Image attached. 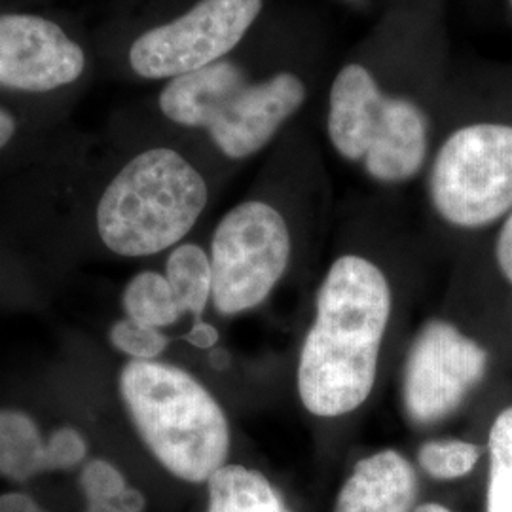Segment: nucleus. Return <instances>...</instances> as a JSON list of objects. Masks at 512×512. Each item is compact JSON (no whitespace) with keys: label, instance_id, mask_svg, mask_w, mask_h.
<instances>
[{"label":"nucleus","instance_id":"obj_1","mask_svg":"<svg viewBox=\"0 0 512 512\" xmlns=\"http://www.w3.org/2000/svg\"><path fill=\"white\" fill-rule=\"evenodd\" d=\"M391 313L393 291L380 266L359 255L330 264L296 366L298 399L311 416L342 418L368 401Z\"/></svg>","mask_w":512,"mask_h":512},{"label":"nucleus","instance_id":"obj_2","mask_svg":"<svg viewBox=\"0 0 512 512\" xmlns=\"http://www.w3.org/2000/svg\"><path fill=\"white\" fill-rule=\"evenodd\" d=\"M120 395L139 437L171 475L200 484L226 465L228 418L213 393L181 366L129 361Z\"/></svg>","mask_w":512,"mask_h":512},{"label":"nucleus","instance_id":"obj_3","mask_svg":"<svg viewBox=\"0 0 512 512\" xmlns=\"http://www.w3.org/2000/svg\"><path fill=\"white\" fill-rule=\"evenodd\" d=\"M293 73L251 82L236 63L220 59L200 71L171 78L160 93L165 116L186 128L207 129L220 152L245 160L260 152L306 101Z\"/></svg>","mask_w":512,"mask_h":512},{"label":"nucleus","instance_id":"obj_4","mask_svg":"<svg viewBox=\"0 0 512 512\" xmlns=\"http://www.w3.org/2000/svg\"><path fill=\"white\" fill-rule=\"evenodd\" d=\"M207 200L205 179L179 152L145 150L101 196L99 238L116 255H158L196 226Z\"/></svg>","mask_w":512,"mask_h":512},{"label":"nucleus","instance_id":"obj_5","mask_svg":"<svg viewBox=\"0 0 512 512\" xmlns=\"http://www.w3.org/2000/svg\"><path fill=\"white\" fill-rule=\"evenodd\" d=\"M327 129L334 150L363 164L378 183L410 181L429 150V118L420 105L385 95L359 63L346 65L332 82Z\"/></svg>","mask_w":512,"mask_h":512},{"label":"nucleus","instance_id":"obj_6","mask_svg":"<svg viewBox=\"0 0 512 512\" xmlns=\"http://www.w3.org/2000/svg\"><path fill=\"white\" fill-rule=\"evenodd\" d=\"M429 196L440 219L459 230L488 228L512 211V126L478 122L439 148Z\"/></svg>","mask_w":512,"mask_h":512},{"label":"nucleus","instance_id":"obj_7","mask_svg":"<svg viewBox=\"0 0 512 512\" xmlns=\"http://www.w3.org/2000/svg\"><path fill=\"white\" fill-rule=\"evenodd\" d=\"M293 239L287 220L270 203L249 200L230 209L213 234V306L239 315L262 306L287 274Z\"/></svg>","mask_w":512,"mask_h":512},{"label":"nucleus","instance_id":"obj_8","mask_svg":"<svg viewBox=\"0 0 512 512\" xmlns=\"http://www.w3.org/2000/svg\"><path fill=\"white\" fill-rule=\"evenodd\" d=\"M490 366V349L458 325L444 319L425 323L404 361L406 418L416 427L448 420L486 380Z\"/></svg>","mask_w":512,"mask_h":512},{"label":"nucleus","instance_id":"obj_9","mask_svg":"<svg viewBox=\"0 0 512 512\" xmlns=\"http://www.w3.org/2000/svg\"><path fill=\"white\" fill-rule=\"evenodd\" d=\"M262 12V0H200L171 23L150 29L129 50L131 69L162 80L200 71L230 54Z\"/></svg>","mask_w":512,"mask_h":512},{"label":"nucleus","instance_id":"obj_10","mask_svg":"<svg viewBox=\"0 0 512 512\" xmlns=\"http://www.w3.org/2000/svg\"><path fill=\"white\" fill-rule=\"evenodd\" d=\"M86 67L82 48L48 19L0 16V86L52 92L74 82Z\"/></svg>","mask_w":512,"mask_h":512},{"label":"nucleus","instance_id":"obj_11","mask_svg":"<svg viewBox=\"0 0 512 512\" xmlns=\"http://www.w3.org/2000/svg\"><path fill=\"white\" fill-rule=\"evenodd\" d=\"M418 473L399 450L359 459L336 495L332 512H414Z\"/></svg>","mask_w":512,"mask_h":512},{"label":"nucleus","instance_id":"obj_12","mask_svg":"<svg viewBox=\"0 0 512 512\" xmlns=\"http://www.w3.org/2000/svg\"><path fill=\"white\" fill-rule=\"evenodd\" d=\"M207 512H294L268 476L226 463L207 480Z\"/></svg>","mask_w":512,"mask_h":512},{"label":"nucleus","instance_id":"obj_13","mask_svg":"<svg viewBox=\"0 0 512 512\" xmlns=\"http://www.w3.org/2000/svg\"><path fill=\"white\" fill-rule=\"evenodd\" d=\"M44 471L46 442L35 420L19 410H0V475L25 482Z\"/></svg>","mask_w":512,"mask_h":512},{"label":"nucleus","instance_id":"obj_14","mask_svg":"<svg viewBox=\"0 0 512 512\" xmlns=\"http://www.w3.org/2000/svg\"><path fill=\"white\" fill-rule=\"evenodd\" d=\"M165 277L183 313L194 315L198 321L213 296V270L209 255L196 243H183L167 256Z\"/></svg>","mask_w":512,"mask_h":512},{"label":"nucleus","instance_id":"obj_15","mask_svg":"<svg viewBox=\"0 0 512 512\" xmlns=\"http://www.w3.org/2000/svg\"><path fill=\"white\" fill-rule=\"evenodd\" d=\"M122 306L131 321L160 330L175 325L184 315L165 274L150 270L129 281L122 294Z\"/></svg>","mask_w":512,"mask_h":512},{"label":"nucleus","instance_id":"obj_16","mask_svg":"<svg viewBox=\"0 0 512 512\" xmlns=\"http://www.w3.org/2000/svg\"><path fill=\"white\" fill-rule=\"evenodd\" d=\"M484 512H512V404L495 414L488 431Z\"/></svg>","mask_w":512,"mask_h":512},{"label":"nucleus","instance_id":"obj_17","mask_svg":"<svg viewBox=\"0 0 512 512\" xmlns=\"http://www.w3.org/2000/svg\"><path fill=\"white\" fill-rule=\"evenodd\" d=\"M482 459V448L465 439H433L423 442L418 450L421 471L439 482L467 478Z\"/></svg>","mask_w":512,"mask_h":512},{"label":"nucleus","instance_id":"obj_18","mask_svg":"<svg viewBox=\"0 0 512 512\" xmlns=\"http://www.w3.org/2000/svg\"><path fill=\"white\" fill-rule=\"evenodd\" d=\"M110 342L131 361H156L169 346V338L162 330L131 319H122L110 329Z\"/></svg>","mask_w":512,"mask_h":512},{"label":"nucleus","instance_id":"obj_19","mask_svg":"<svg viewBox=\"0 0 512 512\" xmlns=\"http://www.w3.org/2000/svg\"><path fill=\"white\" fill-rule=\"evenodd\" d=\"M80 484L88 501H116L128 488L124 475L105 459L90 461L80 475Z\"/></svg>","mask_w":512,"mask_h":512},{"label":"nucleus","instance_id":"obj_20","mask_svg":"<svg viewBox=\"0 0 512 512\" xmlns=\"http://www.w3.org/2000/svg\"><path fill=\"white\" fill-rule=\"evenodd\" d=\"M46 454H48V471L73 469L86 458L88 446L84 437L76 429L61 427L46 440Z\"/></svg>","mask_w":512,"mask_h":512},{"label":"nucleus","instance_id":"obj_21","mask_svg":"<svg viewBox=\"0 0 512 512\" xmlns=\"http://www.w3.org/2000/svg\"><path fill=\"white\" fill-rule=\"evenodd\" d=\"M495 266L503 281L512 287V211L505 217L494 247Z\"/></svg>","mask_w":512,"mask_h":512},{"label":"nucleus","instance_id":"obj_22","mask_svg":"<svg viewBox=\"0 0 512 512\" xmlns=\"http://www.w3.org/2000/svg\"><path fill=\"white\" fill-rule=\"evenodd\" d=\"M219 330L211 323H205L202 319H198L192 329L184 334V340L198 349H213L219 344Z\"/></svg>","mask_w":512,"mask_h":512},{"label":"nucleus","instance_id":"obj_23","mask_svg":"<svg viewBox=\"0 0 512 512\" xmlns=\"http://www.w3.org/2000/svg\"><path fill=\"white\" fill-rule=\"evenodd\" d=\"M0 512H46L37 505V501L27 494L0 495Z\"/></svg>","mask_w":512,"mask_h":512},{"label":"nucleus","instance_id":"obj_24","mask_svg":"<svg viewBox=\"0 0 512 512\" xmlns=\"http://www.w3.org/2000/svg\"><path fill=\"white\" fill-rule=\"evenodd\" d=\"M114 503L126 512H143L147 507L145 495L141 494L137 488H129V486L122 494L118 495V499Z\"/></svg>","mask_w":512,"mask_h":512},{"label":"nucleus","instance_id":"obj_25","mask_svg":"<svg viewBox=\"0 0 512 512\" xmlns=\"http://www.w3.org/2000/svg\"><path fill=\"white\" fill-rule=\"evenodd\" d=\"M16 133V120L12 114L0 109V148L6 147Z\"/></svg>","mask_w":512,"mask_h":512},{"label":"nucleus","instance_id":"obj_26","mask_svg":"<svg viewBox=\"0 0 512 512\" xmlns=\"http://www.w3.org/2000/svg\"><path fill=\"white\" fill-rule=\"evenodd\" d=\"M86 512H126L120 509L114 501H88Z\"/></svg>","mask_w":512,"mask_h":512},{"label":"nucleus","instance_id":"obj_27","mask_svg":"<svg viewBox=\"0 0 512 512\" xmlns=\"http://www.w3.org/2000/svg\"><path fill=\"white\" fill-rule=\"evenodd\" d=\"M211 363L217 366V368H226L228 363H230V359H228V355H226L224 349H217V351L211 353Z\"/></svg>","mask_w":512,"mask_h":512},{"label":"nucleus","instance_id":"obj_28","mask_svg":"<svg viewBox=\"0 0 512 512\" xmlns=\"http://www.w3.org/2000/svg\"><path fill=\"white\" fill-rule=\"evenodd\" d=\"M414 512H454L452 509H448V507H444V505H440V503H423V505H418Z\"/></svg>","mask_w":512,"mask_h":512},{"label":"nucleus","instance_id":"obj_29","mask_svg":"<svg viewBox=\"0 0 512 512\" xmlns=\"http://www.w3.org/2000/svg\"><path fill=\"white\" fill-rule=\"evenodd\" d=\"M511 4H512V0H511Z\"/></svg>","mask_w":512,"mask_h":512}]
</instances>
